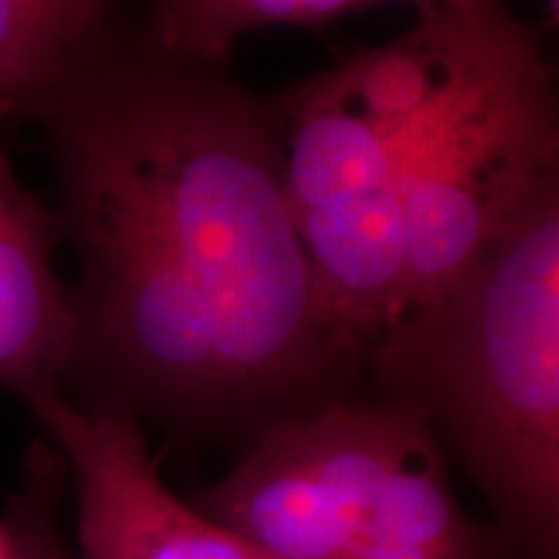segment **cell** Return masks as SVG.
I'll list each match as a JSON object with an SVG mask.
<instances>
[{
  "label": "cell",
  "mask_w": 559,
  "mask_h": 559,
  "mask_svg": "<svg viewBox=\"0 0 559 559\" xmlns=\"http://www.w3.org/2000/svg\"><path fill=\"white\" fill-rule=\"evenodd\" d=\"M47 213L21 190L0 148V386L55 391L75 355L73 298L52 262Z\"/></svg>",
  "instance_id": "obj_6"
},
{
  "label": "cell",
  "mask_w": 559,
  "mask_h": 559,
  "mask_svg": "<svg viewBox=\"0 0 559 559\" xmlns=\"http://www.w3.org/2000/svg\"><path fill=\"white\" fill-rule=\"evenodd\" d=\"M96 37L37 107L60 205L135 230L205 306L230 412L249 438L337 400L360 366L326 319L293 223L277 117L221 73Z\"/></svg>",
  "instance_id": "obj_1"
},
{
  "label": "cell",
  "mask_w": 559,
  "mask_h": 559,
  "mask_svg": "<svg viewBox=\"0 0 559 559\" xmlns=\"http://www.w3.org/2000/svg\"><path fill=\"white\" fill-rule=\"evenodd\" d=\"M360 3H368V0H360ZM419 3L430 5V3H456V0H419Z\"/></svg>",
  "instance_id": "obj_10"
},
{
  "label": "cell",
  "mask_w": 559,
  "mask_h": 559,
  "mask_svg": "<svg viewBox=\"0 0 559 559\" xmlns=\"http://www.w3.org/2000/svg\"><path fill=\"white\" fill-rule=\"evenodd\" d=\"M3 528V559H70L52 510L50 481H34L13 502Z\"/></svg>",
  "instance_id": "obj_9"
},
{
  "label": "cell",
  "mask_w": 559,
  "mask_h": 559,
  "mask_svg": "<svg viewBox=\"0 0 559 559\" xmlns=\"http://www.w3.org/2000/svg\"><path fill=\"white\" fill-rule=\"evenodd\" d=\"M79 55L19 0H0V111H37Z\"/></svg>",
  "instance_id": "obj_8"
},
{
  "label": "cell",
  "mask_w": 559,
  "mask_h": 559,
  "mask_svg": "<svg viewBox=\"0 0 559 559\" xmlns=\"http://www.w3.org/2000/svg\"><path fill=\"white\" fill-rule=\"evenodd\" d=\"M551 3H555V9H557V0H551Z\"/></svg>",
  "instance_id": "obj_12"
},
{
  "label": "cell",
  "mask_w": 559,
  "mask_h": 559,
  "mask_svg": "<svg viewBox=\"0 0 559 559\" xmlns=\"http://www.w3.org/2000/svg\"><path fill=\"white\" fill-rule=\"evenodd\" d=\"M24 402L73 474L81 559H270L166 487L132 412L62 389Z\"/></svg>",
  "instance_id": "obj_4"
},
{
  "label": "cell",
  "mask_w": 559,
  "mask_h": 559,
  "mask_svg": "<svg viewBox=\"0 0 559 559\" xmlns=\"http://www.w3.org/2000/svg\"><path fill=\"white\" fill-rule=\"evenodd\" d=\"M0 559H3V528H0Z\"/></svg>",
  "instance_id": "obj_11"
},
{
  "label": "cell",
  "mask_w": 559,
  "mask_h": 559,
  "mask_svg": "<svg viewBox=\"0 0 559 559\" xmlns=\"http://www.w3.org/2000/svg\"><path fill=\"white\" fill-rule=\"evenodd\" d=\"M557 138L549 62L506 11L474 79L402 160L404 311L449 290L555 177Z\"/></svg>",
  "instance_id": "obj_3"
},
{
  "label": "cell",
  "mask_w": 559,
  "mask_h": 559,
  "mask_svg": "<svg viewBox=\"0 0 559 559\" xmlns=\"http://www.w3.org/2000/svg\"><path fill=\"white\" fill-rule=\"evenodd\" d=\"M481 489L521 559L559 555V181L544 179L449 290L368 349Z\"/></svg>",
  "instance_id": "obj_2"
},
{
  "label": "cell",
  "mask_w": 559,
  "mask_h": 559,
  "mask_svg": "<svg viewBox=\"0 0 559 559\" xmlns=\"http://www.w3.org/2000/svg\"><path fill=\"white\" fill-rule=\"evenodd\" d=\"M345 523L349 559H521L464 513L430 425L381 396L349 400Z\"/></svg>",
  "instance_id": "obj_5"
},
{
  "label": "cell",
  "mask_w": 559,
  "mask_h": 559,
  "mask_svg": "<svg viewBox=\"0 0 559 559\" xmlns=\"http://www.w3.org/2000/svg\"><path fill=\"white\" fill-rule=\"evenodd\" d=\"M360 0H156V39L166 52L221 62L234 41L257 26H313L337 19Z\"/></svg>",
  "instance_id": "obj_7"
}]
</instances>
